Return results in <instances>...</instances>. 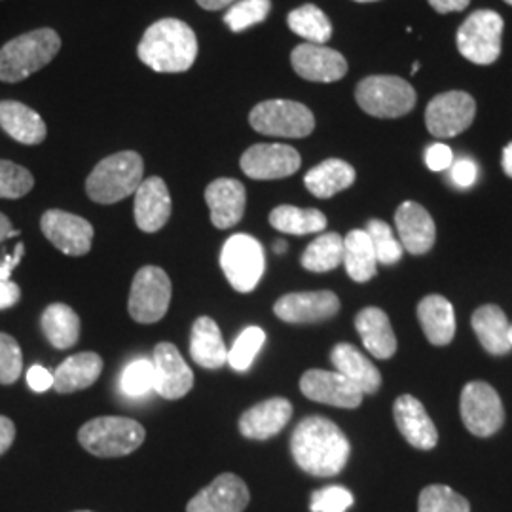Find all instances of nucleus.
I'll list each match as a JSON object with an SVG mask.
<instances>
[{"instance_id": "nucleus-1", "label": "nucleus", "mask_w": 512, "mask_h": 512, "mask_svg": "<svg viewBox=\"0 0 512 512\" xmlns=\"http://www.w3.org/2000/svg\"><path fill=\"white\" fill-rule=\"evenodd\" d=\"M349 440L342 429L323 416L300 421L291 437L296 465L313 476H336L349 459Z\"/></svg>"}, {"instance_id": "nucleus-2", "label": "nucleus", "mask_w": 512, "mask_h": 512, "mask_svg": "<svg viewBox=\"0 0 512 512\" xmlns=\"http://www.w3.org/2000/svg\"><path fill=\"white\" fill-rule=\"evenodd\" d=\"M137 54L156 73H186L196 63L198 38L181 19H160L145 31Z\"/></svg>"}, {"instance_id": "nucleus-3", "label": "nucleus", "mask_w": 512, "mask_h": 512, "mask_svg": "<svg viewBox=\"0 0 512 512\" xmlns=\"http://www.w3.org/2000/svg\"><path fill=\"white\" fill-rule=\"evenodd\" d=\"M61 50V37L50 27L12 38L0 48V82L18 84L50 65Z\"/></svg>"}, {"instance_id": "nucleus-4", "label": "nucleus", "mask_w": 512, "mask_h": 512, "mask_svg": "<svg viewBox=\"0 0 512 512\" xmlns=\"http://www.w3.org/2000/svg\"><path fill=\"white\" fill-rule=\"evenodd\" d=\"M143 181L145 164L141 154L124 150L107 156L93 167L86 181V192L92 202L112 205L126 200L128 196H135Z\"/></svg>"}, {"instance_id": "nucleus-5", "label": "nucleus", "mask_w": 512, "mask_h": 512, "mask_svg": "<svg viewBox=\"0 0 512 512\" xmlns=\"http://www.w3.org/2000/svg\"><path fill=\"white\" fill-rule=\"evenodd\" d=\"M147 431L139 421L103 416L88 421L78 431V442L97 458H122L141 448Z\"/></svg>"}, {"instance_id": "nucleus-6", "label": "nucleus", "mask_w": 512, "mask_h": 512, "mask_svg": "<svg viewBox=\"0 0 512 512\" xmlns=\"http://www.w3.org/2000/svg\"><path fill=\"white\" fill-rule=\"evenodd\" d=\"M249 124L262 135L304 139L315 129V116L302 103L287 99H270L258 103L255 109L251 110Z\"/></svg>"}, {"instance_id": "nucleus-7", "label": "nucleus", "mask_w": 512, "mask_h": 512, "mask_svg": "<svg viewBox=\"0 0 512 512\" xmlns=\"http://www.w3.org/2000/svg\"><path fill=\"white\" fill-rule=\"evenodd\" d=\"M355 99L370 116L399 118L414 109L416 92L399 76H368L359 82Z\"/></svg>"}, {"instance_id": "nucleus-8", "label": "nucleus", "mask_w": 512, "mask_h": 512, "mask_svg": "<svg viewBox=\"0 0 512 512\" xmlns=\"http://www.w3.org/2000/svg\"><path fill=\"white\" fill-rule=\"evenodd\" d=\"M220 268L238 293H251L266 270V256L258 239L236 234L228 239L220 253Z\"/></svg>"}, {"instance_id": "nucleus-9", "label": "nucleus", "mask_w": 512, "mask_h": 512, "mask_svg": "<svg viewBox=\"0 0 512 512\" xmlns=\"http://www.w3.org/2000/svg\"><path fill=\"white\" fill-rule=\"evenodd\" d=\"M503 19L492 10H476L459 27V54L476 65H492L501 55Z\"/></svg>"}, {"instance_id": "nucleus-10", "label": "nucleus", "mask_w": 512, "mask_h": 512, "mask_svg": "<svg viewBox=\"0 0 512 512\" xmlns=\"http://www.w3.org/2000/svg\"><path fill=\"white\" fill-rule=\"evenodd\" d=\"M171 302V279L158 266L141 268L129 291V315L141 323L152 325L164 319Z\"/></svg>"}, {"instance_id": "nucleus-11", "label": "nucleus", "mask_w": 512, "mask_h": 512, "mask_svg": "<svg viewBox=\"0 0 512 512\" xmlns=\"http://www.w3.org/2000/svg\"><path fill=\"white\" fill-rule=\"evenodd\" d=\"M461 420L476 437H492L505 421L501 397L486 382H471L461 391Z\"/></svg>"}, {"instance_id": "nucleus-12", "label": "nucleus", "mask_w": 512, "mask_h": 512, "mask_svg": "<svg viewBox=\"0 0 512 512\" xmlns=\"http://www.w3.org/2000/svg\"><path fill=\"white\" fill-rule=\"evenodd\" d=\"M475 114V99L469 93H440L427 105L425 124L431 135L448 139L469 128L475 120Z\"/></svg>"}, {"instance_id": "nucleus-13", "label": "nucleus", "mask_w": 512, "mask_h": 512, "mask_svg": "<svg viewBox=\"0 0 512 512\" xmlns=\"http://www.w3.org/2000/svg\"><path fill=\"white\" fill-rule=\"evenodd\" d=\"M302 164L298 150L289 145L262 143L247 148L241 156V171L255 181H275L291 177Z\"/></svg>"}, {"instance_id": "nucleus-14", "label": "nucleus", "mask_w": 512, "mask_h": 512, "mask_svg": "<svg viewBox=\"0 0 512 512\" xmlns=\"http://www.w3.org/2000/svg\"><path fill=\"white\" fill-rule=\"evenodd\" d=\"M40 228L55 249L65 255L84 256L92 249V222L78 215L61 209H50L42 215Z\"/></svg>"}, {"instance_id": "nucleus-15", "label": "nucleus", "mask_w": 512, "mask_h": 512, "mask_svg": "<svg viewBox=\"0 0 512 512\" xmlns=\"http://www.w3.org/2000/svg\"><path fill=\"white\" fill-rule=\"evenodd\" d=\"M154 391L167 401L183 399L194 387V372L181 355V351L169 342L154 348Z\"/></svg>"}, {"instance_id": "nucleus-16", "label": "nucleus", "mask_w": 512, "mask_h": 512, "mask_svg": "<svg viewBox=\"0 0 512 512\" xmlns=\"http://www.w3.org/2000/svg\"><path fill=\"white\" fill-rule=\"evenodd\" d=\"M294 73L310 82L330 84L342 80L348 73L346 57L323 44H300L291 54Z\"/></svg>"}, {"instance_id": "nucleus-17", "label": "nucleus", "mask_w": 512, "mask_h": 512, "mask_svg": "<svg viewBox=\"0 0 512 512\" xmlns=\"http://www.w3.org/2000/svg\"><path fill=\"white\" fill-rule=\"evenodd\" d=\"M300 391L315 403L338 408H357L363 403V391L340 372L308 370L300 380Z\"/></svg>"}, {"instance_id": "nucleus-18", "label": "nucleus", "mask_w": 512, "mask_h": 512, "mask_svg": "<svg viewBox=\"0 0 512 512\" xmlns=\"http://www.w3.org/2000/svg\"><path fill=\"white\" fill-rule=\"evenodd\" d=\"M274 311L285 323H319L340 311V300L332 291L291 293L275 302Z\"/></svg>"}, {"instance_id": "nucleus-19", "label": "nucleus", "mask_w": 512, "mask_h": 512, "mask_svg": "<svg viewBox=\"0 0 512 512\" xmlns=\"http://www.w3.org/2000/svg\"><path fill=\"white\" fill-rule=\"evenodd\" d=\"M249 499L247 484L239 476L224 473L188 501L186 512H243Z\"/></svg>"}, {"instance_id": "nucleus-20", "label": "nucleus", "mask_w": 512, "mask_h": 512, "mask_svg": "<svg viewBox=\"0 0 512 512\" xmlns=\"http://www.w3.org/2000/svg\"><path fill=\"white\" fill-rule=\"evenodd\" d=\"M171 217L169 188L160 177H148L135 192V222L139 230L160 232Z\"/></svg>"}, {"instance_id": "nucleus-21", "label": "nucleus", "mask_w": 512, "mask_h": 512, "mask_svg": "<svg viewBox=\"0 0 512 512\" xmlns=\"http://www.w3.org/2000/svg\"><path fill=\"white\" fill-rule=\"evenodd\" d=\"M293 418V404L283 397H274L249 408L239 418V431L245 439H272L285 429Z\"/></svg>"}, {"instance_id": "nucleus-22", "label": "nucleus", "mask_w": 512, "mask_h": 512, "mask_svg": "<svg viewBox=\"0 0 512 512\" xmlns=\"http://www.w3.org/2000/svg\"><path fill=\"white\" fill-rule=\"evenodd\" d=\"M399 241L410 255H425L437 238V228L431 215L420 203L404 202L395 213Z\"/></svg>"}, {"instance_id": "nucleus-23", "label": "nucleus", "mask_w": 512, "mask_h": 512, "mask_svg": "<svg viewBox=\"0 0 512 512\" xmlns=\"http://www.w3.org/2000/svg\"><path fill=\"white\" fill-rule=\"evenodd\" d=\"M205 202L211 209V222L219 230L236 226L245 215L247 192L236 179H217L205 188Z\"/></svg>"}, {"instance_id": "nucleus-24", "label": "nucleus", "mask_w": 512, "mask_h": 512, "mask_svg": "<svg viewBox=\"0 0 512 512\" xmlns=\"http://www.w3.org/2000/svg\"><path fill=\"white\" fill-rule=\"evenodd\" d=\"M393 414L397 427L404 439L408 440L414 448L431 450L439 442V431L433 420L429 418L425 406L412 395H401L395 406Z\"/></svg>"}, {"instance_id": "nucleus-25", "label": "nucleus", "mask_w": 512, "mask_h": 512, "mask_svg": "<svg viewBox=\"0 0 512 512\" xmlns=\"http://www.w3.org/2000/svg\"><path fill=\"white\" fill-rule=\"evenodd\" d=\"M0 128L14 141L27 147L44 143L48 128L37 110L19 103V101H0Z\"/></svg>"}, {"instance_id": "nucleus-26", "label": "nucleus", "mask_w": 512, "mask_h": 512, "mask_svg": "<svg viewBox=\"0 0 512 512\" xmlns=\"http://www.w3.org/2000/svg\"><path fill=\"white\" fill-rule=\"evenodd\" d=\"M330 361L336 366V372H340L349 382L357 385L363 395H374L382 385V374L376 366L372 365L365 355L351 346V344H338L330 351Z\"/></svg>"}, {"instance_id": "nucleus-27", "label": "nucleus", "mask_w": 512, "mask_h": 512, "mask_svg": "<svg viewBox=\"0 0 512 512\" xmlns=\"http://www.w3.org/2000/svg\"><path fill=\"white\" fill-rule=\"evenodd\" d=\"M355 329L359 332L366 351L376 359H389L397 351V338L391 329L387 313L380 308H365L355 317Z\"/></svg>"}, {"instance_id": "nucleus-28", "label": "nucleus", "mask_w": 512, "mask_h": 512, "mask_svg": "<svg viewBox=\"0 0 512 512\" xmlns=\"http://www.w3.org/2000/svg\"><path fill=\"white\" fill-rule=\"evenodd\" d=\"M418 319L427 340L433 346H446L456 334L454 306L439 294L425 296L418 306Z\"/></svg>"}, {"instance_id": "nucleus-29", "label": "nucleus", "mask_w": 512, "mask_h": 512, "mask_svg": "<svg viewBox=\"0 0 512 512\" xmlns=\"http://www.w3.org/2000/svg\"><path fill=\"white\" fill-rule=\"evenodd\" d=\"M103 372V359L92 353H76L55 368L54 389L57 393H74L92 387Z\"/></svg>"}, {"instance_id": "nucleus-30", "label": "nucleus", "mask_w": 512, "mask_h": 512, "mask_svg": "<svg viewBox=\"0 0 512 512\" xmlns=\"http://www.w3.org/2000/svg\"><path fill=\"white\" fill-rule=\"evenodd\" d=\"M190 355L196 365L211 370L228 363V349L224 346L219 325L211 317L196 319L190 336Z\"/></svg>"}, {"instance_id": "nucleus-31", "label": "nucleus", "mask_w": 512, "mask_h": 512, "mask_svg": "<svg viewBox=\"0 0 512 512\" xmlns=\"http://www.w3.org/2000/svg\"><path fill=\"white\" fill-rule=\"evenodd\" d=\"M473 330L478 342L492 355H507L511 351L509 330L511 323L501 308L494 304L482 306L473 313Z\"/></svg>"}, {"instance_id": "nucleus-32", "label": "nucleus", "mask_w": 512, "mask_h": 512, "mask_svg": "<svg viewBox=\"0 0 512 512\" xmlns=\"http://www.w3.org/2000/svg\"><path fill=\"white\" fill-rule=\"evenodd\" d=\"M304 183L315 198L329 200L355 183V169L344 160L330 158L308 171Z\"/></svg>"}, {"instance_id": "nucleus-33", "label": "nucleus", "mask_w": 512, "mask_h": 512, "mask_svg": "<svg viewBox=\"0 0 512 512\" xmlns=\"http://www.w3.org/2000/svg\"><path fill=\"white\" fill-rule=\"evenodd\" d=\"M40 327L55 349L73 348L80 338V317L67 304L48 306L40 317Z\"/></svg>"}, {"instance_id": "nucleus-34", "label": "nucleus", "mask_w": 512, "mask_h": 512, "mask_svg": "<svg viewBox=\"0 0 512 512\" xmlns=\"http://www.w3.org/2000/svg\"><path fill=\"white\" fill-rule=\"evenodd\" d=\"M344 266L357 283L370 281L378 270V258L365 230H351L344 238Z\"/></svg>"}, {"instance_id": "nucleus-35", "label": "nucleus", "mask_w": 512, "mask_h": 512, "mask_svg": "<svg viewBox=\"0 0 512 512\" xmlns=\"http://www.w3.org/2000/svg\"><path fill=\"white\" fill-rule=\"evenodd\" d=\"M275 230L293 236L317 234L327 228V217L319 209H300L294 205H279L270 213Z\"/></svg>"}, {"instance_id": "nucleus-36", "label": "nucleus", "mask_w": 512, "mask_h": 512, "mask_svg": "<svg viewBox=\"0 0 512 512\" xmlns=\"http://www.w3.org/2000/svg\"><path fill=\"white\" fill-rule=\"evenodd\" d=\"M344 260V238L340 234H321L313 239L302 255V266L315 274H325L338 268Z\"/></svg>"}, {"instance_id": "nucleus-37", "label": "nucleus", "mask_w": 512, "mask_h": 512, "mask_svg": "<svg viewBox=\"0 0 512 512\" xmlns=\"http://www.w3.org/2000/svg\"><path fill=\"white\" fill-rule=\"evenodd\" d=\"M287 23L294 35L304 38L310 44H327L332 37L330 19L315 4H304L293 10Z\"/></svg>"}, {"instance_id": "nucleus-38", "label": "nucleus", "mask_w": 512, "mask_h": 512, "mask_svg": "<svg viewBox=\"0 0 512 512\" xmlns=\"http://www.w3.org/2000/svg\"><path fill=\"white\" fill-rule=\"evenodd\" d=\"M272 10L270 0H238L224 14V23L234 33H243L268 18Z\"/></svg>"}, {"instance_id": "nucleus-39", "label": "nucleus", "mask_w": 512, "mask_h": 512, "mask_svg": "<svg viewBox=\"0 0 512 512\" xmlns=\"http://www.w3.org/2000/svg\"><path fill=\"white\" fill-rule=\"evenodd\" d=\"M365 232L372 241L378 262L389 266V264H397L403 258V245L399 239L395 238V234L387 222L378 219L370 220L366 224Z\"/></svg>"}, {"instance_id": "nucleus-40", "label": "nucleus", "mask_w": 512, "mask_h": 512, "mask_svg": "<svg viewBox=\"0 0 512 512\" xmlns=\"http://www.w3.org/2000/svg\"><path fill=\"white\" fill-rule=\"evenodd\" d=\"M418 512H471V505L452 488L433 484L421 492Z\"/></svg>"}, {"instance_id": "nucleus-41", "label": "nucleus", "mask_w": 512, "mask_h": 512, "mask_svg": "<svg viewBox=\"0 0 512 512\" xmlns=\"http://www.w3.org/2000/svg\"><path fill=\"white\" fill-rule=\"evenodd\" d=\"M35 186V177L23 165L0 160V200H19Z\"/></svg>"}, {"instance_id": "nucleus-42", "label": "nucleus", "mask_w": 512, "mask_h": 512, "mask_svg": "<svg viewBox=\"0 0 512 512\" xmlns=\"http://www.w3.org/2000/svg\"><path fill=\"white\" fill-rule=\"evenodd\" d=\"M264 342H266V332L260 327H249L243 330L238 340L234 342V348L228 351V365L238 372L249 370V366L253 365Z\"/></svg>"}, {"instance_id": "nucleus-43", "label": "nucleus", "mask_w": 512, "mask_h": 512, "mask_svg": "<svg viewBox=\"0 0 512 512\" xmlns=\"http://www.w3.org/2000/svg\"><path fill=\"white\" fill-rule=\"evenodd\" d=\"M122 389L129 397H143L154 389V365L147 359L129 363L122 374Z\"/></svg>"}, {"instance_id": "nucleus-44", "label": "nucleus", "mask_w": 512, "mask_h": 512, "mask_svg": "<svg viewBox=\"0 0 512 512\" xmlns=\"http://www.w3.org/2000/svg\"><path fill=\"white\" fill-rule=\"evenodd\" d=\"M23 370V355L18 342L0 332V384L12 385L18 382Z\"/></svg>"}, {"instance_id": "nucleus-45", "label": "nucleus", "mask_w": 512, "mask_h": 512, "mask_svg": "<svg viewBox=\"0 0 512 512\" xmlns=\"http://www.w3.org/2000/svg\"><path fill=\"white\" fill-rule=\"evenodd\" d=\"M353 505V494L344 486H327L311 495V512H346Z\"/></svg>"}, {"instance_id": "nucleus-46", "label": "nucleus", "mask_w": 512, "mask_h": 512, "mask_svg": "<svg viewBox=\"0 0 512 512\" xmlns=\"http://www.w3.org/2000/svg\"><path fill=\"white\" fill-rule=\"evenodd\" d=\"M450 177L458 188H471L478 179V167L471 158H461L458 162L454 160L450 167Z\"/></svg>"}, {"instance_id": "nucleus-47", "label": "nucleus", "mask_w": 512, "mask_h": 512, "mask_svg": "<svg viewBox=\"0 0 512 512\" xmlns=\"http://www.w3.org/2000/svg\"><path fill=\"white\" fill-rule=\"evenodd\" d=\"M425 164L431 171L450 169L454 164V152H452V148L446 147L442 143H435L425 152Z\"/></svg>"}, {"instance_id": "nucleus-48", "label": "nucleus", "mask_w": 512, "mask_h": 512, "mask_svg": "<svg viewBox=\"0 0 512 512\" xmlns=\"http://www.w3.org/2000/svg\"><path fill=\"white\" fill-rule=\"evenodd\" d=\"M27 384L33 391L44 393L50 387H54V374L50 370H46L44 366H31L29 372H27Z\"/></svg>"}, {"instance_id": "nucleus-49", "label": "nucleus", "mask_w": 512, "mask_h": 512, "mask_svg": "<svg viewBox=\"0 0 512 512\" xmlns=\"http://www.w3.org/2000/svg\"><path fill=\"white\" fill-rule=\"evenodd\" d=\"M21 298V291L14 281H2L0 283V310H8L16 306Z\"/></svg>"}, {"instance_id": "nucleus-50", "label": "nucleus", "mask_w": 512, "mask_h": 512, "mask_svg": "<svg viewBox=\"0 0 512 512\" xmlns=\"http://www.w3.org/2000/svg\"><path fill=\"white\" fill-rule=\"evenodd\" d=\"M16 439V425L6 416H0V456L10 450L12 442Z\"/></svg>"}, {"instance_id": "nucleus-51", "label": "nucleus", "mask_w": 512, "mask_h": 512, "mask_svg": "<svg viewBox=\"0 0 512 512\" xmlns=\"http://www.w3.org/2000/svg\"><path fill=\"white\" fill-rule=\"evenodd\" d=\"M23 255H25V245L18 243L16 245V253L12 256H6L4 262L0 264V283L2 281H10V275L14 272V268L18 266L19 260L23 258Z\"/></svg>"}, {"instance_id": "nucleus-52", "label": "nucleus", "mask_w": 512, "mask_h": 512, "mask_svg": "<svg viewBox=\"0 0 512 512\" xmlns=\"http://www.w3.org/2000/svg\"><path fill=\"white\" fill-rule=\"evenodd\" d=\"M471 0H429V4L439 12V14H450V12H461L469 6Z\"/></svg>"}, {"instance_id": "nucleus-53", "label": "nucleus", "mask_w": 512, "mask_h": 512, "mask_svg": "<svg viewBox=\"0 0 512 512\" xmlns=\"http://www.w3.org/2000/svg\"><path fill=\"white\" fill-rule=\"evenodd\" d=\"M203 10H209V12H220L232 4H236L238 0H196Z\"/></svg>"}, {"instance_id": "nucleus-54", "label": "nucleus", "mask_w": 512, "mask_h": 512, "mask_svg": "<svg viewBox=\"0 0 512 512\" xmlns=\"http://www.w3.org/2000/svg\"><path fill=\"white\" fill-rule=\"evenodd\" d=\"M16 236H19L18 230H14L10 219L0 213V241H4V239L8 238H16Z\"/></svg>"}, {"instance_id": "nucleus-55", "label": "nucleus", "mask_w": 512, "mask_h": 512, "mask_svg": "<svg viewBox=\"0 0 512 512\" xmlns=\"http://www.w3.org/2000/svg\"><path fill=\"white\" fill-rule=\"evenodd\" d=\"M503 171L512 177V143L503 150Z\"/></svg>"}, {"instance_id": "nucleus-56", "label": "nucleus", "mask_w": 512, "mask_h": 512, "mask_svg": "<svg viewBox=\"0 0 512 512\" xmlns=\"http://www.w3.org/2000/svg\"><path fill=\"white\" fill-rule=\"evenodd\" d=\"M274 251L277 255H281V253H287V243L285 241H275Z\"/></svg>"}, {"instance_id": "nucleus-57", "label": "nucleus", "mask_w": 512, "mask_h": 512, "mask_svg": "<svg viewBox=\"0 0 512 512\" xmlns=\"http://www.w3.org/2000/svg\"><path fill=\"white\" fill-rule=\"evenodd\" d=\"M418 71H420V63H414L412 65V73H418Z\"/></svg>"}, {"instance_id": "nucleus-58", "label": "nucleus", "mask_w": 512, "mask_h": 512, "mask_svg": "<svg viewBox=\"0 0 512 512\" xmlns=\"http://www.w3.org/2000/svg\"><path fill=\"white\" fill-rule=\"evenodd\" d=\"M355 2H376V0H355Z\"/></svg>"}, {"instance_id": "nucleus-59", "label": "nucleus", "mask_w": 512, "mask_h": 512, "mask_svg": "<svg viewBox=\"0 0 512 512\" xmlns=\"http://www.w3.org/2000/svg\"><path fill=\"white\" fill-rule=\"evenodd\" d=\"M509 340H511V346H512V325H511V330H509Z\"/></svg>"}, {"instance_id": "nucleus-60", "label": "nucleus", "mask_w": 512, "mask_h": 512, "mask_svg": "<svg viewBox=\"0 0 512 512\" xmlns=\"http://www.w3.org/2000/svg\"><path fill=\"white\" fill-rule=\"evenodd\" d=\"M505 2H507V4H511L512 6V0H505Z\"/></svg>"}, {"instance_id": "nucleus-61", "label": "nucleus", "mask_w": 512, "mask_h": 512, "mask_svg": "<svg viewBox=\"0 0 512 512\" xmlns=\"http://www.w3.org/2000/svg\"><path fill=\"white\" fill-rule=\"evenodd\" d=\"M78 512H90V511H78Z\"/></svg>"}]
</instances>
